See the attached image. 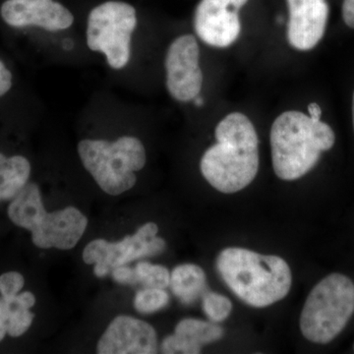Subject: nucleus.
I'll return each mask as SVG.
<instances>
[{
  "label": "nucleus",
  "instance_id": "1",
  "mask_svg": "<svg viewBox=\"0 0 354 354\" xmlns=\"http://www.w3.org/2000/svg\"><path fill=\"white\" fill-rule=\"evenodd\" d=\"M218 143L203 155V176L221 193L247 187L259 169V139L250 120L241 113L225 116L216 125Z\"/></svg>",
  "mask_w": 354,
  "mask_h": 354
},
{
  "label": "nucleus",
  "instance_id": "2",
  "mask_svg": "<svg viewBox=\"0 0 354 354\" xmlns=\"http://www.w3.org/2000/svg\"><path fill=\"white\" fill-rule=\"evenodd\" d=\"M216 269L228 288L255 308L281 301L292 285L290 266L283 258L239 247L223 249L216 258Z\"/></svg>",
  "mask_w": 354,
  "mask_h": 354
},
{
  "label": "nucleus",
  "instance_id": "3",
  "mask_svg": "<svg viewBox=\"0 0 354 354\" xmlns=\"http://www.w3.org/2000/svg\"><path fill=\"white\" fill-rule=\"evenodd\" d=\"M272 160L274 174L283 180L301 178L318 162L321 153L335 145L332 128L301 111H286L272 125Z\"/></svg>",
  "mask_w": 354,
  "mask_h": 354
},
{
  "label": "nucleus",
  "instance_id": "4",
  "mask_svg": "<svg viewBox=\"0 0 354 354\" xmlns=\"http://www.w3.org/2000/svg\"><path fill=\"white\" fill-rule=\"evenodd\" d=\"M81 162L102 190L113 196L134 187L135 172L146 165V150L139 139L123 136L114 142L82 140L78 144Z\"/></svg>",
  "mask_w": 354,
  "mask_h": 354
},
{
  "label": "nucleus",
  "instance_id": "5",
  "mask_svg": "<svg viewBox=\"0 0 354 354\" xmlns=\"http://www.w3.org/2000/svg\"><path fill=\"white\" fill-rule=\"evenodd\" d=\"M353 314L354 283L334 272L309 293L300 315V330L309 342L327 344L341 334Z\"/></svg>",
  "mask_w": 354,
  "mask_h": 354
},
{
  "label": "nucleus",
  "instance_id": "6",
  "mask_svg": "<svg viewBox=\"0 0 354 354\" xmlns=\"http://www.w3.org/2000/svg\"><path fill=\"white\" fill-rule=\"evenodd\" d=\"M136 26L134 7L122 1L104 2L88 16V48L104 53L111 68H124L131 57V39Z\"/></svg>",
  "mask_w": 354,
  "mask_h": 354
},
{
  "label": "nucleus",
  "instance_id": "7",
  "mask_svg": "<svg viewBox=\"0 0 354 354\" xmlns=\"http://www.w3.org/2000/svg\"><path fill=\"white\" fill-rule=\"evenodd\" d=\"M158 227L155 223H147L135 232L118 242L95 239L83 250V260L88 265H102L113 271L133 261L153 257L167 248L165 239L158 236Z\"/></svg>",
  "mask_w": 354,
  "mask_h": 354
},
{
  "label": "nucleus",
  "instance_id": "8",
  "mask_svg": "<svg viewBox=\"0 0 354 354\" xmlns=\"http://www.w3.org/2000/svg\"><path fill=\"white\" fill-rule=\"evenodd\" d=\"M200 50L192 35L174 39L165 57L167 87L178 102H189L201 92L203 73L199 65Z\"/></svg>",
  "mask_w": 354,
  "mask_h": 354
},
{
  "label": "nucleus",
  "instance_id": "9",
  "mask_svg": "<svg viewBox=\"0 0 354 354\" xmlns=\"http://www.w3.org/2000/svg\"><path fill=\"white\" fill-rule=\"evenodd\" d=\"M248 0H201L194 16L197 36L215 48H227L241 32L239 11Z\"/></svg>",
  "mask_w": 354,
  "mask_h": 354
},
{
  "label": "nucleus",
  "instance_id": "10",
  "mask_svg": "<svg viewBox=\"0 0 354 354\" xmlns=\"http://www.w3.org/2000/svg\"><path fill=\"white\" fill-rule=\"evenodd\" d=\"M100 354H153L158 353L155 329L130 316H118L109 324L97 342Z\"/></svg>",
  "mask_w": 354,
  "mask_h": 354
},
{
  "label": "nucleus",
  "instance_id": "11",
  "mask_svg": "<svg viewBox=\"0 0 354 354\" xmlns=\"http://www.w3.org/2000/svg\"><path fill=\"white\" fill-rule=\"evenodd\" d=\"M2 19L15 28L36 26L46 31L68 29L73 14L55 0H6L0 9Z\"/></svg>",
  "mask_w": 354,
  "mask_h": 354
},
{
  "label": "nucleus",
  "instance_id": "12",
  "mask_svg": "<svg viewBox=\"0 0 354 354\" xmlns=\"http://www.w3.org/2000/svg\"><path fill=\"white\" fill-rule=\"evenodd\" d=\"M290 10L288 39L292 48L310 50L323 39L329 17L327 0H286Z\"/></svg>",
  "mask_w": 354,
  "mask_h": 354
},
{
  "label": "nucleus",
  "instance_id": "13",
  "mask_svg": "<svg viewBox=\"0 0 354 354\" xmlns=\"http://www.w3.org/2000/svg\"><path fill=\"white\" fill-rule=\"evenodd\" d=\"M88 227V220L75 207L44 214L38 227L31 232L32 241L39 248L70 250L77 245Z\"/></svg>",
  "mask_w": 354,
  "mask_h": 354
},
{
  "label": "nucleus",
  "instance_id": "14",
  "mask_svg": "<svg viewBox=\"0 0 354 354\" xmlns=\"http://www.w3.org/2000/svg\"><path fill=\"white\" fill-rule=\"evenodd\" d=\"M169 286L183 304H192L207 291L206 274L197 265L177 266L171 272Z\"/></svg>",
  "mask_w": 354,
  "mask_h": 354
},
{
  "label": "nucleus",
  "instance_id": "15",
  "mask_svg": "<svg viewBox=\"0 0 354 354\" xmlns=\"http://www.w3.org/2000/svg\"><path fill=\"white\" fill-rule=\"evenodd\" d=\"M31 165L23 156L0 153V203L11 201L29 183Z\"/></svg>",
  "mask_w": 354,
  "mask_h": 354
},
{
  "label": "nucleus",
  "instance_id": "16",
  "mask_svg": "<svg viewBox=\"0 0 354 354\" xmlns=\"http://www.w3.org/2000/svg\"><path fill=\"white\" fill-rule=\"evenodd\" d=\"M174 334L180 335L190 344L202 348L205 344L223 339L225 330L216 323L189 318L183 319L177 324Z\"/></svg>",
  "mask_w": 354,
  "mask_h": 354
},
{
  "label": "nucleus",
  "instance_id": "17",
  "mask_svg": "<svg viewBox=\"0 0 354 354\" xmlns=\"http://www.w3.org/2000/svg\"><path fill=\"white\" fill-rule=\"evenodd\" d=\"M36 304V297L30 291L18 293L14 297H0V342L3 341L8 330V323L16 309L23 307L31 309Z\"/></svg>",
  "mask_w": 354,
  "mask_h": 354
},
{
  "label": "nucleus",
  "instance_id": "18",
  "mask_svg": "<svg viewBox=\"0 0 354 354\" xmlns=\"http://www.w3.org/2000/svg\"><path fill=\"white\" fill-rule=\"evenodd\" d=\"M169 302V293L164 288H146L135 295L134 307L140 313L151 314L164 309Z\"/></svg>",
  "mask_w": 354,
  "mask_h": 354
},
{
  "label": "nucleus",
  "instance_id": "19",
  "mask_svg": "<svg viewBox=\"0 0 354 354\" xmlns=\"http://www.w3.org/2000/svg\"><path fill=\"white\" fill-rule=\"evenodd\" d=\"M139 283L146 288H165L171 283V272L164 266L140 262L135 267Z\"/></svg>",
  "mask_w": 354,
  "mask_h": 354
},
{
  "label": "nucleus",
  "instance_id": "20",
  "mask_svg": "<svg viewBox=\"0 0 354 354\" xmlns=\"http://www.w3.org/2000/svg\"><path fill=\"white\" fill-rule=\"evenodd\" d=\"M202 297L203 311L211 322H223L230 317L232 311V304L227 297L207 290Z\"/></svg>",
  "mask_w": 354,
  "mask_h": 354
},
{
  "label": "nucleus",
  "instance_id": "21",
  "mask_svg": "<svg viewBox=\"0 0 354 354\" xmlns=\"http://www.w3.org/2000/svg\"><path fill=\"white\" fill-rule=\"evenodd\" d=\"M34 318L35 314L32 313L31 309H26L23 307L16 309L9 320L7 335L12 337L24 335L31 328Z\"/></svg>",
  "mask_w": 354,
  "mask_h": 354
},
{
  "label": "nucleus",
  "instance_id": "22",
  "mask_svg": "<svg viewBox=\"0 0 354 354\" xmlns=\"http://www.w3.org/2000/svg\"><path fill=\"white\" fill-rule=\"evenodd\" d=\"M201 349L176 334L169 335L162 342V351L165 354H197Z\"/></svg>",
  "mask_w": 354,
  "mask_h": 354
},
{
  "label": "nucleus",
  "instance_id": "23",
  "mask_svg": "<svg viewBox=\"0 0 354 354\" xmlns=\"http://www.w3.org/2000/svg\"><path fill=\"white\" fill-rule=\"evenodd\" d=\"M25 279L20 272H6L0 276V295L10 297L18 295L24 288Z\"/></svg>",
  "mask_w": 354,
  "mask_h": 354
},
{
  "label": "nucleus",
  "instance_id": "24",
  "mask_svg": "<svg viewBox=\"0 0 354 354\" xmlns=\"http://www.w3.org/2000/svg\"><path fill=\"white\" fill-rule=\"evenodd\" d=\"M111 272H113L114 281L116 283H121V285L133 286L139 283L138 277H137L135 269L127 267V265L114 268Z\"/></svg>",
  "mask_w": 354,
  "mask_h": 354
},
{
  "label": "nucleus",
  "instance_id": "25",
  "mask_svg": "<svg viewBox=\"0 0 354 354\" xmlns=\"http://www.w3.org/2000/svg\"><path fill=\"white\" fill-rule=\"evenodd\" d=\"M12 87V74L0 60V97L6 95Z\"/></svg>",
  "mask_w": 354,
  "mask_h": 354
},
{
  "label": "nucleus",
  "instance_id": "26",
  "mask_svg": "<svg viewBox=\"0 0 354 354\" xmlns=\"http://www.w3.org/2000/svg\"><path fill=\"white\" fill-rule=\"evenodd\" d=\"M342 18L346 26L354 29V0H344Z\"/></svg>",
  "mask_w": 354,
  "mask_h": 354
},
{
  "label": "nucleus",
  "instance_id": "27",
  "mask_svg": "<svg viewBox=\"0 0 354 354\" xmlns=\"http://www.w3.org/2000/svg\"><path fill=\"white\" fill-rule=\"evenodd\" d=\"M307 111H308L309 116L312 120L316 121L321 120L322 109H321L320 106H319L318 104H316V102H311V104H308Z\"/></svg>",
  "mask_w": 354,
  "mask_h": 354
},
{
  "label": "nucleus",
  "instance_id": "28",
  "mask_svg": "<svg viewBox=\"0 0 354 354\" xmlns=\"http://www.w3.org/2000/svg\"><path fill=\"white\" fill-rule=\"evenodd\" d=\"M194 101L197 106H202L203 104H204V100H203L201 97H199V95L195 97Z\"/></svg>",
  "mask_w": 354,
  "mask_h": 354
},
{
  "label": "nucleus",
  "instance_id": "29",
  "mask_svg": "<svg viewBox=\"0 0 354 354\" xmlns=\"http://www.w3.org/2000/svg\"><path fill=\"white\" fill-rule=\"evenodd\" d=\"M353 130H354V93L353 97Z\"/></svg>",
  "mask_w": 354,
  "mask_h": 354
},
{
  "label": "nucleus",
  "instance_id": "30",
  "mask_svg": "<svg viewBox=\"0 0 354 354\" xmlns=\"http://www.w3.org/2000/svg\"><path fill=\"white\" fill-rule=\"evenodd\" d=\"M353 348H354V346H353Z\"/></svg>",
  "mask_w": 354,
  "mask_h": 354
}]
</instances>
